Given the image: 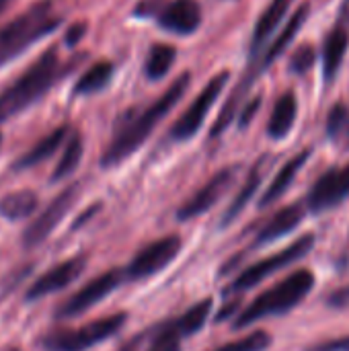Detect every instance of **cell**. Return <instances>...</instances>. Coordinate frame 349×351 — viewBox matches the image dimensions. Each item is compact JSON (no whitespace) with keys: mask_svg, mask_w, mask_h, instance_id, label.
Returning a JSON list of instances; mask_svg holds the SVG:
<instances>
[{"mask_svg":"<svg viewBox=\"0 0 349 351\" xmlns=\"http://www.w3.org/2000/svg\"><path fill=\"white\" fill-rule=\"evenodd\" d=\"M346 197H349V162L341 169H331L319 177L306 197V206L311 212H327L337 208Z\"/></svg>","mask_w":349,"mask_h":351,"instance_id":"7c38bea8","label":"cell"},{"mask_svg":"<svg viewBox=\"0 0 349 351\" xmlns=\"http://www.w3.org/2000/svg\"><path fill=\"white\" fill-rule=\"evenodd\" d=\"M210 313H212V300L210 298L202 300V302L193 304L191 308H187L177 319L163 323L156 329H152V341H156V343H181V339H187L193 333H197L200 329H204V325L210 319Z\"/></svg>","mask_w":349,"mask_h":351,"instance_id":"8fae6325","label":"cell"},{"mask_svg":"<svg viewBox=\"0 0 349 351\" xmlns=\"http://www.w3.org/2000/svg\"><path fill=\"white\" fill-rule=\"evenodd\" d=\"M311 351H349V337L341 339H333V341H325L315 346Z\"/></svg>","mask_w":349,"mask_h":351,"instance_id":"4dcf8cb0","label":"cell"},{"mask_svg":"<svg viewBox=\"0 0 349 351\" xmlns=\"http://www.w3.org/2000/svg\"><path fill=\"white\" fill-rule=\"evenodd\" d=\"M315 60H317V53L313 45H300L290 58V70L294 74H306L315 66Z\"/></svg>","mask_w":349,"mask_h":351,"instance_id":"f1b7e54d","label":"cell"},{"mask_svg":"<svg viewBox=\"0 0 349 351\" xmlns=\"http://www.w3.org/2000/svg\"><path fill=\"white\" fill-rule=\"evenodd\" d=\"M123 280H125V274L119 269H111V271L91 280L84 288H80L76 294H72L56 311V319H74V317L84 315L86 311L97 306L101 300H105L111 292H115Z\"/></svg>","mask_w":349,"mask_h":351,"instance_id":"ba28073f","label":"cell"},{"mask_svg":"<svg viewBox=\"0 0 349 351\" xmlns=\"http://www.w3.org/2000/svg\"><path fill=\"white\" fill-rule=\"evenodd\" d=\"M228 78H230L228 72H220V74H216V76H212V78L208 80V84L204 86V90L195 97V101L189 105V109H187V111L177 119V123L173 125V130H171V138H173V140L183 142V140L193 138V136L200 132V128L204 125V121H206V117H208L212 105H214L216 99L222 95V90H224V86H226Z\"/></svg>","mask_w":349,"mask_h":351,"instance_id":"52a82bcc","label":"cell"},{"mask_svg":"<svg viewBox=\"0 0 349 351\" xmlns=\"http://www.w3.org/2000/svg\"><path fill=\"white\" fill-rule=\"evenodd\" d=\"M148 351H181V346L179 343H156V341H152Z\"/></svg>","mask_w":349,"mask_h":351,"instance_id":"e575fe53","label":"cell"},{"mask_svg":"<svg viewBox=\"0 0 349 351\" xmlns=\"http://www.w3.org/2000/svg\"><path fill=\"white\" fill-rule=\"evenodd\" d=\"M158 25L169 33L191 35L202 25V6L197 0H173L156 16Z\"/></svg>","mask_w":349,"mask_h":351,"instance_id":"2e32d148","label":"cell"},{"mask_svg":"<svg viewBox=\"0 0 349 351\" xmlns=\"http://www.w3.org/2000/svg\"><path fill=\"white\" fill-rule=\"evenodd\" d=\"M181 245L183 243H181V239L177 234L163 237V239L150 243L123 269L125 280H144V278H150V276L163 271L167 265H171L177 259V255L181 251Z\"/></svg>","mask_w":349,"mask_h":351,"instance_id":"9c48e42d","label":"cell"},{"mask_svg":"<svg viewBox=\"0 0 349 351\" xmlns=\"http://www.w3.org/2000/svg\"><path fill=\"white\" fill-rule=\"evenodd\" d=\"M189 80H191L189 72H183L152 105H148L136 117L123 119L115 130V136L109 142L105 154L101 156V167L111 169L121 165L125 158H130L148 140L154 128L167 117V113L183 99L185 90L189 88Z\"/></svg>","mask_w":349,"mask_h":351,"instance_id":"6da1fadb","label":"cell"},{"mask_svg":"<svg viewBox=\"0 0 349 351\" xmlns=\"http://www.w3.org/2000/svg\"><path fill=\"white\" fill-rule=\"evenodd\" d=\"M165 0H142L136 8H134V14L140 16V19H146V16H158L163 12V6Z\"/></svg>","mask_w":349,"mask_h":351,"instance_id":"f546056e","label":"cell"},{"mask_svg":"<svg viewBox=\"0 0 349 351\" xmlns=\"http://www.w3.org/2000/svg\"><path fill=\"white\" fill-rule=\"evenodd\" d=\"M349 45V0L344 2L341 8V16L337 21V25L331 29V33L325 39L323 45V76L327 82H333V78L337 76L346 51Z\"/></svg>","mask_w":349,"mask_h":351,"instance_id":"9a60e30c","label":"cell"},{"mask_svg":"<svg viewBox=\"0 0 349 351\" xmlns=\"http://www.w3.org/2000/svg\"><path fill=\"white\" fill-rule=\"evenodd\" d=\"M84 33H86V25L84 23H76V25H72L70 29H68V33H66V45H70V47H74L82 37H84Z\"/></svg>","mask_w":349,"mask_h":351,"instance_id":"1f68e13d","label":"cell"},{"mask_svg":"<svg viewBox=\"0 0 349 351\" xmlns=\"http://www.w3.org/2000/svg\"><path fill=\"white\" fill-rule=\"evenodd\" d=\"M12 2H14V0H0V14H2V12H4Z\"/></svg>","mask_w":349,"mask_h":351,"instance_id":"d590c367","label":"cell"},{"mask_svg":"<svg viewBox=\"0 0 349 351\" xmlns=\"http://www.w3.org/2000/svg\"><path fill=\"white\" fill-rule=\"evenodd\" d=\"M68 72L70 66L62 64L53 47L41 53L29 66V70H25L8 88L0 93V123L43 99L56 86V82Z\"/></svg>","mask_w":349,"mask_h":351,"instance_id":"7a4b0ae2","label":"cell"},{"mask_svg":"<svg viewBox=\"0 0 349 351\" xmlns=\"http://www.w3.org/2000/svg\"><path fill=\"white\" fill-rule=\"evenodd\" d=\"M292 0H272L267 4V8L261 12L255 31H253V41H251V60H255V56L259 53L261 47H265V43L269 41V37L276 33V29L280 27V23L284 21L288 8H290Z\"/></svg>","mask_w":349,"mask_h":351,"instance_id":"ac0fdd59","label":"cell"},{"mask_svg":"<svg viewBox=\"0 0 349 351\" xmlns=\"http://www.w3.org/2000/svg\"><path fill=\"white\" fill-rule=\"evenodd\" d=\"M82 150H84L82 138H80L78 132H74V134L68 138V142H66V146H64V152H62V156H60V162L56 165V169H53V173H51V183H58V181L70 177V175L78 169V165H80V160H82Z\"/></svg>","mask_w":349,"mask_h":351,"instance_id":"d4e9b609","label":"cell"},{"mask_svg":"<svg viewBox=\"0 0 349 351\" xmlns=\"http://www.w3.org/2000/svg\"><path fill=\"white\" fill-rule=\"evenodd\" d=\"M269 346H272V335L265 333V331H255V333H249L243 339L226 343V346H222V348L214 351H265Z\"/></svg>","mask_w":349,"mask_h":351,"instance_id":"4316f807","label":"cell"},{"mask_svg":"<svg viewBox=\"0 0 349 351\" xmlns=\"http://www.w3.org/2000/svg\"><path fill=\"white\" fill-rule=\"evenodd\" d=\"M78 193H80V187L70 185L60 195H56L53 202L37 216V220H33L27 226V230L23 234V245L27 249H35L37 245H41L58 228V224L66 218V214L72 210V206L78 199Z\"/></svg>","mask_w":349,"mask_h":351,"instance_id":"30bf717a","label":"cell"},{"mask_svg":"<svg viewBox=\"0 0 349 351\" xmlns=\"http://www.w3.org/2000/svg\"><path fill=\"white\" fill-rule=\"evenodd\" d=\"M175 58H177V51L173 45L169 43H154L148 51V58H146V66H144V72L150 80H160L169 74V70L173 68L175 64Z\"/></svg>","mask_w":349,"mask_h":351,"instance_id":"cb8c5ba5","label":"cell"},{"mask_svg":"<svg viewBox=\"0 0 349 351\" xmlns=\"http://www.w3.org/2000/svg\"><path fill=\"white\" fill-rule=\"evenodd\" d=\"M125 315H111L93 323H86L78 329H66V331H56L49 333L43 341L41 348L45 351H86L107 339H111L115 333L121 331L125 325Z\"/></svg>","mask_w":349,"mask_h":351,"instance_id":"5b68a950","label":"cell"},{"mask_svg":"<svg viewBox=\"0 0 349 351\" xmlns=\"http://www.w3.org/2000/svg\"><path fill=\"white\" fill-rule=\"evenodd\" d=\"M315 247V234H304L300 237L298 241H294L290 247L278 251L276 255L272 257H265L261 261H257L255 265H249L226 290V294H241V292H247L255 286H259L263 280L272 278L274 274H278L280 269L296 263L298 259L306 257L311 253V249Z\"/></svg>","mask_w":349,"mask_h":351,"instance_id":"8992f818","label":"cell"},{"mask_svg":"<svg viewBox=\"0 0 349 351\" xmlns=\"http://www.w3.org/2000/svg\"><path fill=\"white\" fill-rule=\"evenodd\" d=\"M349 128V107L344 103H337L327 117V134L331 140H339L341 134H348Z\"/></svg>","mask_w":349,"mask_h":351,"instance_id":"83f0119b","label":"cell"},{"mask_svg":"<svg viewBox=\"0 0 349 351\" xmlns=\"http://www.w3.org/2000/svg\"><path fill=\"white\" fill-rule=\"evenodd\" d=\"M113 78V64L111 62H97L93 64L74 84L72 95L74 97H88L99 90H103Z\"/></svg>","mask_w":349,"mask_h":351,"instance_id":"603a6c76","label":"cell"},{"mask_svg":"<svg viewBox=\"0 0 349 351\" xmlns=\"http://www.w3.org/2000/svg\"><path fill=\"white\" fill-rule=\"evenodd\" d=\"M37 195L31 189H19L0 199V216L10 222H19L29 218L37 210Z\"/></svg>","mask_w":349,"mask_h":351,"instance_id":"7402d4cb","label":"cell"},{"mask_svg":"<svg viewBox=\"0 0 349 351\" xmlns=\"http://www.w3.org/2000/svg\"><path fill=\"white\" fill-rule=\"evenodd\" d=\"M304 214H306V208L302 204H290L286 206L284 210H280L263 228L261 232L257 234V241L255 245H269L290 232H294L300 222L304 220Z\"/></svg>","mask_w":349,"mask_h":351,"instance_id":"e0dca14e","label":"cell"},{"mask_svg":"<svg viewBox=\"0 0 349 351\" xmlns=\"http://www.w3.org/2000/svg\"><path fill=\"white\" fill-rule=\"evenodd\" d=\"M329 306H333V308H349V286L333 292L329 296Z\"/></svg>","mask_w":349,"mask_h":351,"instance_id":"d6a6232c","label":"cell"},{"mask_svg":"<svg viewBox=\"0 0 349 351\" xmlns=\"http://www.w3.org/2000/svg\"><path fill=\"white\" fill-rule=\"evenodd\" d=\"M84 267H86V257H82V255L58 263L56 267L45 271L41 278H37L29 286V290L25 294V300L27 302H35L39 298H45L49 294H56V292L64 290L66 286H70L72 282H76L80 278Z\"/></svg>","mask_w":349,"mask_h":351,"instance_id":"4fadbf2b","label":"cell"},{"mask_svg":"<svg viewBox=\"0 0 349 351\" xmlns=\"http://www.w3.org/2000/svg\"><path fill=\"white\" fill-rule=\"evenodd\" d=\"M296 113H298V103L296 97L292 93H286L278 99L269 123H267V134L274 140H282L290 134L294 121H296Z\"/></svg>","mask_w":349,"mask_h":351,"instance_id":"44dd1931","label":"cell"},{"mask_svg":"<svg viewBox=\"0 0 349 351\" xmlns=\"http://www.w3.org/2000/svg\"><path fill=\"white\" fill-rule=\"evenodd\" d=\"M259 185H261V171H259V169H253V173L249 175L247 183H245L243 189L237 193V197L232 199L230 208L224 212V216H222V226H228V224L247 208V204H249V202L253 199V195L257 193Z\"/></svg>","mask_w":349,"mask_h":351,"instance_id":"484cf974","label":"cell"},{"mask_svg":"<svg viewBox=\"0 0 349 351\" xmlns=\"http://www.w3.org/2000/svg\"><path fill=\"white\" fill-rule=\"evenodd\" d=\"M62 25V19L53 14L51 4L41 0L27 8L0 29V66L23 56L31 45L53 33Z\"/></svg>","mask_w":349,"mask_h":351,"instance_id":"277c9868","label":"cell"},{"mask_svg":"<svg viewBox=\"0 0 349 351\" xmlns=\"http://www.w3.org/2000/svg\"><path fill=\"white\" fill-rule=\"evenodd\" d=\"M313 286H315V276L309 269H298L290 274L280 284H276L274 288L257 296L241 315H237V321L232 323V327L245 329L269 317H280V315L290 313L311 294Z\"/></svg>","mask_w":349,"mask_h":351,"instance_id":"3957f363","label":"cell"},{"mask_svg":"<svg viewBox=\"0 0 349 351\" xmlns=\"http://www.w3.org/2000/svg\"><path fill=\"white\" fill-rule=\"evenodd\" d=\"M237 177V169H222L220 173H216L191 199H187L179 212H177V218L181 222H187V220H193L202 214H206L210 208H214L218 204V199L228 191V187L232 185Z\"/></svg>","mask_w":349,"mask_h":351,"instance_id":"5bb4252c","label":"cell"},{"mask_svg":"<svg viewBox=\"0 0 349 351\" xmlns=\"http://www.w3.org/2000/svg\"><path fill=\"white\" fill-rule=\"evenodd\" d=\"M309 156H311V150H304V152L296 154L294 158H290V160L282 167V171L276 175V179H274V181L269 183V187L265 189V193H263V197H261V202H259L261 208H267V206L276 204V202L290 189V185L294 183L296 175H298L300 169L306 165Z\"/></svg>","mask_w":349,"mask_h":351,"instance_id":"d6986e66","label":"cell"},{"mask_svg":"<svg viewBox=\"0 0 349 351\" xmlns=\"http://www.w3.org/2000/svg\"><path fill=\"white\" fill-rule=\"evenodd\" d=\"M68 138V128L62 125V128H56L51 134H47L45 138H41L29 152H25L16 162H14V171H25V169H31L43 160H47L49 156L56 154V150L64 144V140Z\"/></svg>","mask_w":349,"mask_h":351,"instance_id":"ffe728a7","label":"cell"},{"mask_svg":"<svg viewBox=\"0 0 349 351\" xmlns=\"http://www.w3.org/2000/svg\"><path fill=\"white\" fill-rule=\"evenodd\" d=\"M348 146H349V128H348Z\"/></svg>","mask_w":349,"mask_h":351,"instance_id":"8d00e7d4","label":"cell"},{"mask_svg":"<svg viewBox=\"0 0 349 351\" xmlns=\"http://www.w3.org/2000/svg\"><path fill=\"white\" fill-rule=\"evenodd\" d=\"M259 97L257 99H253L247 107H245V111L241 113V128H247V123H251V119H253V115H255V111L259 109Z\"/></svg>","mask_w":349,"mask_h":351,"instance_id":"836d02e7","label":"cell"},{"mask_svg":"<svg viewBox=\"0 0 349 351\" xmlns=\"http://www.w3.org/2000/svg\"><path fill=\"white\" fill-rule=\"evenodd\" d=\"M0 146H2V134H0Z\"/></svg>","mask_w":349,"mask_h":351,"instance_id":"74e56055","label":"cell"}]
</instances>
